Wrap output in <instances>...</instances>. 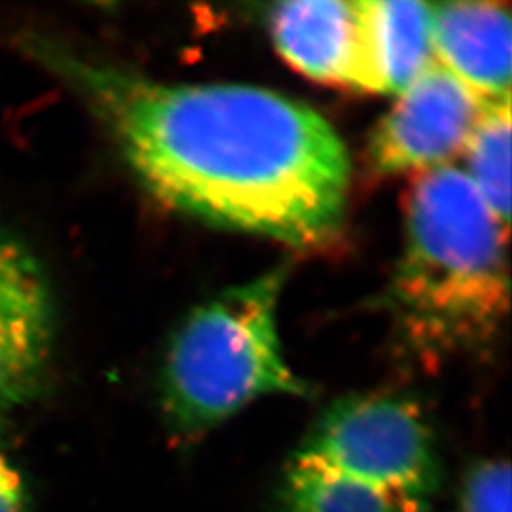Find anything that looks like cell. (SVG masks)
I'll return each mask as SVG.
<instances>
[{
    "label": "cell",
    "mask_w": 512,
    "mask_h": 512,
    "mask_svg": "<svg viewBox=\"0 0 512 512\" xmlns=\"http://www.w3.org/2000/svg\"><path fill=\"white\" fill-rule=\"evenodd\" d=\"M16 46L92 110L160 202L300 249L340 232L348 152L306 105L238 84L156 82L40 31Z\"/></svg>",
    "instance_id": "cell-1"
},
{
    "label": "cell",
    "mask_w": 512,
    "mask_h": 512,
    "mask_svg": "<svg viewBox=\"0 0 512 512\" xmlns=\"http://www.w3.org/2000/svg\"><path fill=\"white\" fill-rule=\"evenodd\" d=\"M385 308L408 357L429 368L486 348L509 310L507 228L452 165L420 173Z\"/></svg>",
    "instance_id": "cell-2"
},
{
    "label": "cell",
    "mask_w": 512,
    "mask_h": 512,
    "mask_svg": "<svg viewBox=\"0 0 512 512\" xmlns=\"http://www.w3.org/2000/svg\"><path fill=\"white\" fill-rule=\"evenodd\" d=\"M285 274L277 268L228 289L184 319L160 382L165 425L175 439H200L260 397H308L277 334Z\"/></svg>",
    "instance_id": "cell-3"
},
{
    "label": "cell",
    "mask_w": 512,
    "mask_h": 512,
    "mask_svg": "<svg viewBox=\"0 0 512 512\" xmlns=\"http://www.w3.org/2000/svg\"><path fill=\"white\" fill-rule=\"evenodd\" d=\"M294 459L382 488L418 512L439 492L435 435L420 404L397 393H366L327 408Z\"/></svg>",
    "instance_id": "cell-4"
},
{
    "label": "cell",
    "mask_w": 512,
    "mask_h": 512,
    "mask_svg": "<svg viewBox=\"0 0 512 512\" xmlns=\"http://www.w3.org/2000/svg\"><path fill=\"white\" fill-rule=\"evenodd\" d=\"M57 308L40 256L0 224V416L40 401L52 382Z\"/></svg>",
    "instance_id": "cell-5"
},
{
    "label": "cell",
    "mask_w": 512,
    "mask_h": 512,
    "mask_svg": "<svg viewBox=\"0 0 512 512\" xmlns=\"http://www.w3.org/2000/svg\"><path fill=\"white\" fill-rule=\"evenodd\" d=\"M488 103L454 74L431 65L418 76L378 124L368 160L380 175L444 167L463 152Z\"/></svg>",
    "instance_id": "cell-6"
},
{
    "label": "cell",
    "mask_w": 512,
    "mask_h": 512,
    "mask_svg": "<svg viewBox=\"0 0 512 512\" xmlns=\"http://www.w3.org/2000/svg\"><path fill=\"white\" fill-rule=\"evenodd\" d=\"M277 52L298 73L336 88L363 90L359 0H296L268 14Z\"/></svg>",
    "instance_id": "cell-7"
},
{
    "label": "cell",
    "mask_w": 512,
    "mask_h": 512,
    "mask_svg": "<svg viewBox=\"0 0 512 512\" xmlns=\"http://www.w3.org/2000/svg\"><path fill=\"white\" fill-rule=\"evenodd\" d=\"M433 46L442 69L484 103L511 97V10L497 2L433 6Z\"/></svg>",
    "instance_id": "cell-8"
},
{
    "label": "cell",
    "mask_w": 512,
    "mask_h": 512,
    "mask_svg": "<svg viewBox=\"0 0 512 512\" xmlns=\"http://www.w3.org/2000/svg\"><path fill=\"white\" fill-rule=\"evenodd\" d=\"M363 33V92H404L435 65L433 4L359 0Z\"/></svg>",
    "instance_id": "cell-9"
},
{
    "label": "cell",
    "mask_w": 512,
    "mask_h": 512,
    "mask_svg": "<svg viewBox=\"0 0 512 512\" xmlns=\"http://www.w3.org/2000/svg\"><path fill=\"white\" fill-rule=\"evenodd\" d=\"M277 509L279 512H418L382 488L294 458L279 482Z\"/></svg>",
    "instance_id": "cell-10"
},
{
    "label": "cell",
    "mask_w": 512,
    "mask_h": 512,
    "mask_svg": "<svg viewBox=\"0 0 512 512\" xmlns=\"http://www.w3.org/2000/svg\"><path fill=\"white\" fill-rule=\"evenodd\" d=\"M465 177L505 228L511 215V97L488 103L463 148Z\"/></svg>",
    "instance_id": "cell-11"
},
{
    "label": "cell",
    "mask_w": 512,
    "mask_h": 512,
    "mask_svg": "<svg viewBox=\"0 0 512 512\" xmlns=\"http://www.w3.org/2000/svg\"><path fill=\"white\" fill-rule=\"evenodd\" d=\"M511 467L507 461L486 459L467 473L452 512H511Z\"/></svg>",
    "instance_id": "cell-12"
},
{
    "label": "cell",
    "mask_w": 512,
    "mask_h": 512,
    "mask_svg": "<svg viewBox=\"0 0 512 512\" xmlns=\"http://www.w3.org/2000/svg\"><path fill=\"white\" fill-rule=\"evenodd\" d=\"M0 512H35L33 497L18 461L0 433Z\"/></svg>",
    "instance_id": "cell-13"
}]
</instances>
